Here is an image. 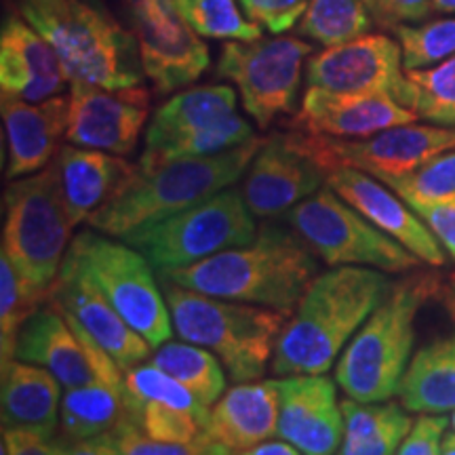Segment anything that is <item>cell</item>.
I'll return each mask as SVG.
<instances>
[{
  "mask_svg": "<svg viewBox=\"0 0 455 455\" xmlns=\"http://www.w3.org/2000/svg\"><path fill=\"white\" fill-rule=\"evenodd\" d=\"M390 287L382 270L365 266H335L316 275L278 338L272 373H327Z\"/></svg>",
  "mask_w": 455,
  "mask_h": 455,
  "instance_id": "6da1fadb",
  "label": "cell"
},
{
  "mask_svg": "<svg viewBox=\"0 0 455 455\" xmlns=\"http://www.w3.org/2000/svg\"><path fill=\"white\" fill-rule=\"evenodd\" d=\"M318 261L293 228L264 224L251 243L228 249L163 278L212 295L291 315L316 278Z\"/></svg>",
  "mask_w": 455,
  "mask_h": 455,
  "instance_id": "7a4b0ae2",
  "label": "cell"
},
{
  "mask_svg": "<svg viewBox=\"0 0 455 455\" xmlns=\"http://www.w3.org/2000/svg\"><path fill=\"white\" fill-rule=\"evenodd\" d=\"M441 293V278L435 272L415 270L392 283L382 304L338 358L335 382L346 396L358 403H384L398 395L413 356L419 312Z\"/></svg>",
  "mask_w": 455,
  "mask_h": 455,
  "instance_id": "3957f363",
  "label": "cell"
},
{
  "mask_svg": "<svg viewBox=\"0 0 455 455\" xmlns=\"http://www.w3.org/2000/svg\"><path fill=\"white\" fill-rule=\"evenodd\" d=\"M261 144L264 140L253 138L213 156L180 158L150 171L138 169L121 195L100 209L87 224L101 235L123 238L141 226L186 212L235 186Z\"/></svg>",
  "mask_w": 455,
  "mask_h": 455,
  "instance_id": "277c9868",
  "label": "cell"
},
{
  "mask_svg": "<svg viewBox=\"0 0 455 455\" xmlns=\"http://www.w3.org/2000/svg\"><path fill=\"white\" fill-rule=\"evenodd\" d=\"M21 15L60 55L68 84L127 89L141 84L138 38L87 0H24Z\"/></svg>",
  "mask_w": 455,
  "mask_h": 455,
  "instance_id": "5b68a950",
  "label": "cell"
},
{
  "mask_svg": "<svg viewBox=\"0 0 455 455\" xmlns=\"http://www.w3.org/2000/svg\"><path fill=\"white\" fill-rule=\"evenodd\" d=\"M164 298L175 333L212 350L232 382H253L275 356L289 315L264 306L212 298L164 278Z\"/></svg>",
  "mask_w": 455,
  "mask_h": 455,
  "instance_id": "8992f818",
  "label": "cell"
},
{
  "mask_svg": "<svg viewBox=\"0 0 455 455\" xmlns=\"http://www.w3.org/2000/svg\"><path fill=\"white\" fill-rule=\"evenodd\" d=\"M60 167L13 180L3 196V255L34 287L49 291L72 244Z\"/></svg>",
  "mask_w": 455,
  "mask_h": 455,
  "instance_id": "52a82bcc",
  "label": "cell"
},
{
  "mask_svg": "<svg viewBox=\"0 0 455 455\" xmlns=\"http://www.w3.org/2000/svg\"><path fill=\"white\" fill-rule=\"evenodd\" d=\"M255 235L258 224L243 192L226 188L186 212L129 232L123 241L144 253L155 270L164 275L251 243Z\"/></svg>",
  "mask_w": 455,
  "mask_h": 455,
  "instance_id": "ba28073f",
  "label": "cell"
},
{
  "mask_svg": "<svg viewBox=\"0 0 455 455\" xmlns=\"http://www.w3.org/2000/svg\"><path fill=\"white\" fill-rule=\"evenodd\" d=\"M64 261L98 284L106 299L152 348L156 350L173 338V321L155 266L129 243L112 241L98 232H81L72 238Z\"/></svg>",
  "mask_w": 455,
  "mask_h": 455,
  "instance_id": "9c48e42d",
  "label": "cell"
},
{
  "mask_svg": "<svg viewBox=\"0 0 455 455\" xmlns=\"http://www.w3.org/2000/svg\"><path fill=\"white\" fill-rule=\"evenodd\" d=\"M284 220L331 268L365 266L388 275L419 268V259L409 249L363 218L329 186L295 204Z\"/></svg>",
  "mask_w": 455,
  "mask_h": 455,
  "instance_id": "30bf717a",
  "label": "cell"
},
{
  "mask_svg": "<svg viewBox=\"0 0 455 455\" xmlns=\"http://www.w3.org/2000/svg\"><path fill=\"white\" fill-rule=\"evenodd\" d=\"M310 53L312 44L291 36L226 43L218 76L236 84L244 112L264 129L295 110L301 70Z\"/></svg>",
  "mask_w": 455,
  "mask_h": 455,
  "instance_id": "8fae6325",
  "label": "cell"
},
{
  "mask_svg": "<svg viewBox=\"0 0 455 455\" xmlns=\"http://www.w3.org/2000/svg\"><path fill=\"white\" fill-rule=\"evenodd\" d=\"M310 155L327 173L339 167L361 169L373 178H398L422 167L432 156L455 148V127L398 124L363 140H335L304 133Z\"/></svg>",
  "mask_w": 455,
  "mask_h": 455,
  "instance_id": "7c38bea8",
  "label": "cell"
},
{
  "mask_svg": "<svg viewBox=\"0 0 455 455\" xmlns=\"http://www.w3.org/2000/svg\"><path fill=\"white\" fill-rule=\"evenodd\" d=\"M329 173L310 155L299 131L275 133L244 171L243 196L255 218H276L295 204L316 195L327 184Z\"/></svg>",
  "mask_w": 455,
  "mask_h": 455,
  "instance_id": "4fadbf2b",
  "label": "cell"
},
{
  "mask_svg": "<svg viewBox=\"0 0 455 455\" xmlns=\"http://www.w3.org/2000/svg\"><path fill=\"white\" fill-rule=\"evenodd\" d=\"M129 11L141 68L158 95L184 89L203 76L212 64L209 49L181 20L175 0H148Z\"/></svg>",
  "mask_w": 455,
  "mask_h": 455,
  "instance_id": "5bb4252c",
  "label": "cell"
},
{
  "mask_svg": "<svg viewBox=\"0 0 455 455\" xmlns=\"http://www.w3.org/2000/svg\"><path fill=\"white\" fill-rule=\"evenodd\" d=\"M150 112V93L141 84L104 89L70 84L68 144L127 156L138 148Z\"/></svg>",
  "mask_w": 455,
  "mask_h": 455,
  "instance_id": "9a60e30c",
  "label": "cell"
},
{
  "mask_svg": "<svg viewBox=\"0 0 455 455\" xmlns=\"http://www.w3.org/2000/svg\"><path fill=\"white\" fill-rule=\"evenodd\" d=\"M405 78L403 49L386 34L325 47L306 64V84L338 93H396Z\"/></svg>",
  "mask_w": 455,
  "mask_h": 455,
  "instance_id": "2e32d148",
  "label": "cell"
},
{
  "mask_svg": "<svg viewBox=\"0 0 455 455\" xmlns=\"http://www.w3.org/2000/svg\"><path fill=\"white\" fill-rule=\"evenodd\" d=\"M415 121L418 114L403 106L392 93H338L308 87L299 112L284 124L323 138L363 140Z\"/></svg>",
  "mask_w": 455,
  "mask_h": 455,
  "instance_id": "e0dca14e",
  "label": "cell"
},
{
  "mask_svg": "<svg viewBox=\"0 0 455 455\" xmlns=\"http://www.w3.org/2000/svg\"><path fill=\"white\" fill-rule=\"evenodd\" d=\"M278 388V436L304 455H335L344 439V413L327 375H284Z\"/></svg>",
  "mask_w": 455,
  "mask_h": 455,
  "instance_id": "ac0fdd59",
  "label": "cell"
},
{
  "mask_svg": "<svg viewBox=\"0 0 455 455\" xmlns=\"http://www.w3.org/2000/svg\"><path fill=\"white\" fill-rule=\"evenodd\" d=\"M49 299L98 341L123 371L146 363L155 350L106 299L98 284L68 261L51 284Z\"/></svg>",
  "mask_w": 455,
  "mask_h": 455,
  "instance_id": "d6986e66",
  "label": "cell"
},
{
  "mask_svg": "<svg viewBox=\"0 0 455 455\" xmlns=\"http://www.w3.org/2000/svg\"><path fill=\"white\" fill-rule=\"evenodd\" d=\"M327 186L363 218L409 249L419 261L428 266H445V249L426 221L384 181L361 169L339 167L329 173Z\"/></svg>",
  "mask_w": 455,
  "mask_h": 455,
  "instance_id": "ffe728a7",
  "label": "cell"
},
{
  "mask_svg": "<svg viewBox=\"0 0 455 455\" xmlns=\"http://www.w3.org/2000/svg\"><path fill=\"white\" fill-rule=\"evenodd\" d=\"M15 358L47 369L64 388L104 382L95 367L93 338L51 299L21 327Z\"/></svg>",
  "mask_w": 455,
  "mask_h": 455,
  "instance_id": "44dd1931",
  "label": "cell"
},
{
  "mask_svg": "<svg viewBox=\"0 0 455 455\" xmlns=\"http://www.w3.org/2000/svg\"><path fill=\"white\" fill-rule=\"evenodd\" d=\"M66 83L64 64L53 44L24 15H9L0 34L3 95L38 104L60 95Z\"/></svg>",
  "mask_w": 455,
  "mask_h": 455,
  "instance_id": "7402d4cb",
  "label": "cell"
},
{
  "mask_svg": "<svg viewBox=\"0 0 455 455\" xmlns=\"http://www.w3.org/2000/svg\"><path fill=\"white\" fill-rule=\"evenodd\" d=\"M0 112L9 146L7 180L26 178L49 167L60 152L61 135H66L70 95H55L38 104L3 95Z\"/></svg>",
  "mask_w": 455,
  "mask_h": 455,
  "instance_id": "603a6c76",
  "label": "cell"
},
{
  "mask_svg": "<svg viewBox=\"0 0 455 455\" xmlns=\"http://www.w3.org/2000/svg\"><path fill=\"white\" fill-rule=\"evenodd\" d=\"M55 161L74 226L93 218L138 173V164L127 163L123 156L72 144L61 148Z\"/></svg>",
  "mask_w": 455,
  "mask_h": 455,
  "instance_id": "cb8c5ba5",
  "label": "cell"
},
{
  "mask_svg": "<svg viewBox=\"0 0 455 455\" xmlns=\"http://www.w3.org/2000/svg\"><path fill=\"white\" fill-rule=\"evenodd\" d=\"M278 388L268 382H241L220 396L209 411L204 435L230 451H243L278 435Z\"/></svg>",
  "mask_w": 455,
  "mask_h": 455,
  "instance_id": "d4e9b609",
  "label": "cell"
},
{
  "mask_svg": "<svg viewBox=\"0 0 455 455\" xmlns=\"http://www.w3.org/2000/svg\"><path fill=\"white\" fill-rule=\"evenodd\" d=\"M451 327L413 352L398 396L411 413L455 411V295L445 298Z\"/></svg>",
  "mask_w": 455,
  "mask_h": 455,
  "instance_id": "484cf974",
  "label": "cell"
},
{
  "mask_svg": "<svg viewBox=\"0 0 455 455\" xmlns=\"http://www.w3.org/2000/svg\"><path fill=\"white\" fill-rule=\"evenodd\" d=\"M60 379L32 363L13 361L3 365V428L32 430L53 439L61 411Z\"/></svg>",
  "mask_w": 455,
  "mask_h": 455,
  "instance_id": "4316f807",
  "label": "cell"
},
{
  "mask_svg": "<svg viewBox=\"0 0 455 455\" xmlns=\"http://www.w3.org/2000/svg\"><path fill=\"white\" fill-rule=\"evenodd\" d=\"M232 114H236V93L228 84H203L181 91L164 101L148 123L144 155L161 152Z\"/></svg>",
  "mask_w": 455,
  "mask_h": 455,
  "instance_id": "83f0119b",
  "label": "cell"
},
{
  "mask_svg": "<svg viewBox=\"0 0 455 455\" xmlns=\"http://www.w3.org/2000/svg\"><path fill=\"white\" fill-rule=\"evenodd\" d=\"M127 418H133V396L127 382L76 386L66 388L61 396L60 426L70 441L110 435Z\"/></svg>",
  "mask_w": 455,
  "mask_h": 455,
  "instance_id": "f1b7e54d",
  "label": "cell"
},
{
  "mask_svg": "<svg viewBox=\"0 0 455 455\" xmlns=\"http://www.w3.org/2000/svg\"><path fill=\"white\" fill-rule=\"evenodd\" d=\"M344 439L335 455H396L415 419L396 403L341 401Z\"/></svg>",
  "mask_w": 455,
  "mask_h": 455,
  "instance_id": "f546056e",
  "label": "cell"
},
{
  "mask_svg": "<svg viewBox=\"0 0 455 455\" xmlns=\"http://www.w3.org/2000/svg\"><path fill=\"white\" fill-rule=\"evenodd\" d=\"M150 361L184 384L203 405H215L226 392V367L203 346L169 339L158 346Z\"/></svg>",
  "mask_w": 455,
  "mask_h": 455,
  "instance_id": "4dcf8cb0",
  "label": "cell"
},
{
  "mask_svg": "<svg viewBox=\"0 0 455 455\" xmlns=\"http://www.w3.org/2000/svg\"><path fill=\"white\" fill-rule=\"evenodd\" d=\"M395 98L418 118L455 127V55L422 70H405Z\"/></svg>",
  "mask_w": 455,
  "mask_h": 455,
  "instance_id": "1f68e13d",
  "label": "cell"
},
{
  "mask_svg": "<svg viewBox=\"0 0 455 455\" xmlns=\"http://www.w3.org/2000/svg\"><path fill=\"white\" fill-rule=\"evenodd\" d=\"M373 28V17L365 0H310L308 9L299 21V34L323 44H338L356 41Z\"/></svg>",
  "mask_w": 455,
  "mask_h": 455,
  "instance_id": "d6a6232c",
  "label": "cell"
},
{
  "mask_svg": "<svg viewBox=\"0 0 455 455\" xmlns=\"http://www.w3.org/2000/svg\"><path fill=\"white\" fill-rule=\"evenodd\" d=\"M49 291L28 283L7 255L0 258V358H3L0 363L3 365L15 358L21 327L44 301H49Z\"/></svg>",
  "mask_w": 455,
  "mask_h": 455,
  "instance_id": "836d02e7",
  "label": "cell"
},
{
  "mask_svg": "<svg viewBox=\"0 0 455 455\" xmlns=\"http://www.w3.org/2000/svg\"><path fill=\"white\" fill-rule=\"evenodd\" d=\"M253 127L249 124L241 114H232L224 121L212 124V127L196 131V133L186 135L184 140L175 141L155 155H141L138 169L150 171L163 164L180 161V158H196V156H213L220 152L232 150V148L253 140Z\"/></svg>",
  "mask_w": 455,
  "mask_h": 455,
  "instance_id": "e575fe53",
  "label": "cell"
},
{
  "mask_svg": "<svg viewBox=\"0 0 455 455\" xmlns=\"http://www.w3.org/2000/svg\"><path fill=\"white\" fill-rule=\"evenodd\" d=\"M175 7L198 36L243 43L261 38V28L244 20L236 0H175Z\"/></svg>",
  "mask_w": 455,
  "mask_h": 455,
  "instance_id": "d590c367",
  "label": "cell"
},
{
  "mask_svg": "<svg viewBox=\"0 0 455 455\" xmlns=\"http://www.w3.org/2000/svg\"><path fill=\"white\" fill-rule=\"evenodd\" d=\"M386 186L392 188L409 207L415 204L445 203L455 198V148L432 156L422 167L398 178H384Z\"/></svg>",
  "mask_w": 455,
  "mask_h": 455,
  "instance_id": "8d00e7d4",
  "label": "cell"
},
{
  "mask_svg": "<svg viewBox=\"0 0 455 455\" xmlns=\"http://www.w3.org/2000/svg\"><path fill=\"white\" fill-rule=\"evenodd\" d=\"M403 49V68L422 70L455 55V17L432 20L426 24H403L395 28Z\"/></svg>",
  "mask_w": 455,
  "mask_h": 455,
  "instance_id": "74e56055",
  "label": "cell"
},
{
  "mask_svg": "<svg viewBox=\"0 0 455 455\" xmlns=\"http://www.w3.org/2000/svg\"><path fill=\"white\" fill-rule=\"evenodd\" d=\"M124 382H127V388L135 401H155L173 409H181V411L196 415L207 426L212 409L203 405L184 384H180L173 375L163 371L152 361L140 363V365L124 371Z\"/></svg>",
  "mask_w": 455,
  "mask_h": 455,
  "instance_id": "f35d334b",
  "label": "cell"
},
{
  "mask_svg": "<svg viewBox=\"0 0 455 455\" xmlns=\"http://www.w3.org/2000/svg\"><path fill=\"white\" fill-rule=\"evenodd\" d=\"M133 419L150 439L164 443H192L204 435V424L196 415L155 401H135Z\"/></svg>",
  "mask_w": 455,
  "mask_h": 455,
  "instance_id": "ab89813d",
  "label": "cell"
},
{
  "mask_svg": "<svg viewBox=\"0 0 455 455\" xmlns=\"http://www.w3.org/2000/svg\"><path fill=\"white\" fill-rule=\"evenodd\" d=\"M123 455H207L213 439L203 435L192 443H164L150 439L133 418H127L110 432Z\"/></svg>",
  "mask_w": 455,
  "mask_h": 455,
  "instance_id": "60d3db41",
  "label": "cell"
},
{
  "mask_svg": "<svg viewBox=\"0 0 455 455\" xmlns=\"http://www.w3.org/2000/svg\"><path fill=\"white\" fill-rule=\"evenodd\" d=\"M249 20L261 24L270 34H284L298 24L310 0H238Z\"/></svg>",
  "mask_w": 455,
  "mask_h": 455,
  "instance_id": "b9f144b4",
  "label": "cell"
},
{
  "mask_svg": "<svg viewBox=\"0 0 455 455\" xmlns=\"http://www.w3.org/2000/svg\"><path fill=\"white\" fill-rule=\"evenodd\" d=\"M447 426L449 419L445 415L422 413L413 422L396 455H441Z\"/></svg>",
  "mask_w": 455,
  "mask_h": 455,
  "instance_id": "7bdbcfd3",
  "label": "cell"
},
{
  "mask_svg": "<svg viewBox=\"0 0 455 455\" xmlns=\"http://www.w3.org/2000/svg\"><path fill=\"white\" fill-rule=\"evenodd\" d=\"M365 4L375 24L388 30L424 21L432 11V0H365Z\"/></svg>",
  "mask_w": 455,
  "mask_h": 455,
  "instance_id": "ee69618b",
  "label": "cell"
},
{
  "mask_svg": "<svg viewBox=\"0 0 455 455\" xmlns=\"http://www.w3.org/2000/svg\"><path fill=\"white\" fill-rule=\"evenodd\" d=\"M411 209L426 221V226L430 228V232L441 243V247L455 261V198L445 203L415 204Z\"/></svg>",
  "mask_w": 455,
  "mask_h": 455,
  "instance_id": "f6af8a7d",
  "label": "cell"
},
{
  "mask_svg": "<svg viewBox=\"0 0 455 455\" xmlns=\"http://www.w3.org/2000/svg\"><path fill=\"white\" fill-rule=\"evenodd\" d=\"M3 441L9 445L11 455H57L60 447L47 436L20 428H3Z\"/></svg>",
  "mask_w": 455,
  "mask_h": 455,
  "instance_id": "bcb514c9",
  "label": "cell"
},
{
  "mask_svg": "<svg viewBox=\"0 0 455 455\" xmlns=\"http://www.w3.org/2000/svg\"><path fill=\"white\" fill-rule=\"evenodd\" d=\"M57 455H123L112 435H101L95 439L72 441L70 445L57 447Z\"/></svg>",
  "mask_w": 455,
  "mask_h": 455,
  "instance_id": "7dc6e473",
  "label": "cell"
},
{
  "mask_svg": "<svg viewBox=\"0 0 455 455\" xmlns=\"http://www.w3.org/2000/svg\"><path fill=\"white\" fill-rule=\"evenodd\" d=\"M232 455H304L298 447L287 441H264L243 451H232Z\"/></svg>",
  "mask_w": 455,
  "mask_h": 455,
  "instance_id": "c3c4849f",
  "label": "cell"
},
{
  "mask_svg": "<svg viewBox=\"0 0 455 455\" xmlns=\"http://www.w3.org/2000/svg\"><path fill=\"white\" fill-rule=\"evenodd\" d=\"M432 11H436V13H455V0H432Z\"/></svg>",
  "mask_w": 455,
  "mask_h": 455,
  "instance_id": "681fc988",
  "label": "cell"
},
{
  "mask_svg": "<svg viewBox=\"0 0 455 455\" xmlns=\"http://www.w3.org/2000/svg\"><path fill=\"white\" fill-rule=\"evenodd\" d=\"M441 455H455V432H449L443 439V449Z\"/></svg>",
  "mask_w": 455,
  "mask_h": 455,
  "instance_id": "f907efd6",
  "label": "cell"
},
{
  "mask_svg": "<svg viewBox=\"0 0 455 455\" xmlns=\"http://www.w3.org/2000/svg\"><path fill=\"white\" fill-rule=\"evenodd\" d=\"M207 455H232V451H230V449H228V447L220 445V443L213 441V445H212V449H209V451H207Z\"/></svg>",
  "mask_w": 455,
  "mask_h": 455,
  "instance_id": "816d5d0a",
  "label": "cell"
},
{
  "mask_svg": "<svg viewBox=\"0 0 455 455\" xmlns=\"http://www.w3.org/2000/svg\"><path fill=\"white\" fill-rule=\"evenodd\" d=\"M449 287H451V293L455 295V275H451V278H449Z\"/></svg>",
  "mask_w": 455,
  "mask_h": 455,
  "instance_id": "f5cc1de1",
  "label": "cell"
},
{
  "mask_svg": "<svg viewBox=\"0 0 455 455\" xmlns=\"http://www.w3.org/2000/svg\"><path fill=\"white\" fill-rule=\"evenodd\" d=\"M140 3H148V0H127L129 7H133V4H140Z\"/></svg>",
  "mask_w": 455,
  "mask_h": 455,
  "instance_id": "db71d44e",
  "label": "cell"
},
{
  "mask_svg": "<svg viewBox=\"0 0 455 455\" xmlns=\"http://www.w3.org/2000/svg\"><path fill=\"white\" fill-rule=\"evenodd\" d=\"M451 426H453V430H455V411H453V418H451Z\"/></svg>",
  "mask_w": 455,
  "mask_h": 455,
  "instance_id": "11a10c76",
  "label": "cell"
}]
</instances>
